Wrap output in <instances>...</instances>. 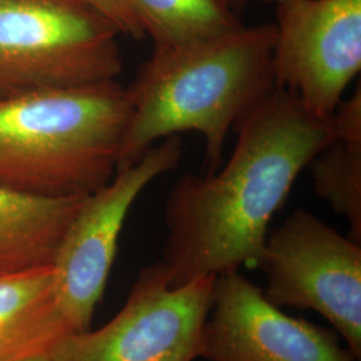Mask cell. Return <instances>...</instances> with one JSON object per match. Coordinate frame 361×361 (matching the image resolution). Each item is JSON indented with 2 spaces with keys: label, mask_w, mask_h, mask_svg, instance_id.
Returning a JSON list of instances; mask_svg holds the SVG:
<instances>
[{
  "label": "cell",
  "mask_w": 361,
  "mask_h": 361,
  "mask_svg": "<svg viewBox=\"0 0 361 361\" xmlns=\"http://www.w3.org/2000/svg\"><path fill=\"white\" fill-rule=\"evenodd\" d=\"M129 116L116 80L0 92V186L44 198L95 193L116 174Z\"/></svg>",
  "instance_id": "cell-3"
},
{
  "label": "cell",
  "mask_w": 361,
  "mask_h": 361,
  "mask_svg": "<svg viewBox=\"0 0 361 361\" xmlns=\"http://www.w3.org/2000/svg\"><path fill=\"white\" fill-rule=\"evenodd\" d=\"M26 361H50V359H49V355H44V356H38V357H34V359Z\"/></svg>",
  "instance_id": "cell-16"
},
{
  "label": "cell",
  "mask_w": 361,
  "mask_h": 361,
  "mask_svg": "<svg viewBox=\"0 0 361 361\" xmlns=\"http://www.w3.org/2000/svg\"><path fill=\"white\" fill-rule=\"evenodd\" d=\"M119 35L85 0H0V92L116 80Z\"/></svg>",
  "instance_id": "cell-4"
},
{
  "label": "cell",
  "mask_w": 361,
  "mask_h": 361,
  "mask_svg": "<svg viewBox=\"0 0 361 361\" xmlns=\"http://www.w3.org/2000/svg\"><path fill=\"white\" fill-rule=\"evenodd\" d=\"M216 276L180 286L162 261L140 271L116 317L97 331L62 337L50 361H194L200 357Z\"/></svg>",
  "instance_id": "cell-5"
},
{
  "label": "cell",
  "mask_w": 361,
  "mask_h": 361,
  "mask_svg": "<svg viewBox=\"0 0 361 361\" xmlns=\"http://www.w3.org/2000/svg\"><path fill=\"white\" fill-rule=\"evenodd\" d=\"M200 357L209 361H357L336 336L285 314L238 271L217 274Z\"/></svg>",
  "instance_id": "cell-9"
},
{
  "label": "cell",
  "mask_w": 361,
  "mask_h": 361,
  "mask_svg": "<svg viewBox=\"0 0 361 361\" xmlns=\"http://www.w3.org/2000/svg\"><path fill=\"white\" fill-rule=\"evenodd\" d=\"M155 49L216 38L244 26L231 0H133Z\"/></svg>",
  "instance_id": "cell-13"
},
{
  "label": "cell",
  "mask_w": 361,
  "mask_h": 361,
  "mask_svg": "<svg viewBox=\"0 0 361 361\" xmlns=\"http://www.w3.org/2000/svg\"><path fill=\"white\" fill-rule=\"evenodd\" d=\"M273 305L320 313L361 359V244L305 209L269 233L258 265Z\"/></svg>",
  "instance_id": "cell-6"
},
{
  "label": "cell",
  "mask_w": 361,
  "mask_h": 361,
  "mask_svg": "<svg viewBox=\"0 0 361 361\" xmlns=\"http://www.w3.org/2000/svg\"><path fill=\"white\" fill-rule=\"evenodd\" d=\"M235 130L225 166L185 174L169 193L162 262L171 286L258 267L271 219L297 177L336 138L332 116H314L279 87Z\"/></svg>",
  "instance_id": "cell-1"
},
{
  "label": "cell",
  "mask_w": 361,
  "mask_h": 361,
  "mask_svg": "<svg viewBox=\"0 0 361 361\" xmlns=\"http://www.w3.org/2000/svg\"><path fill=\"white\" fill-rule=\"evenodd\" d=\"M85 198H44L0 186V273L52 265Z\"/></svg>",
  "instance_id": "cell-11"
},
{
  "label": "cell",
  "mask_w": 361,
  "mask_h": 361,
  "mask_svg": "<svg viewBox=\"0 0 361 361\" xmlns=\"http://www.w3.org/2000/svg\"><path fill=\"white\" fill-rule=\"evenodd\" d=\"M71 335L58 307L54 267L0 273V361L49 355Z\"/></svg>",
  "instance_id": "cell-10"
},
{
  "label": "cell",
  "mask_w": 361,
  "mask_h": 361,
  "mask_svg": "<svg viewBox=\"0 0 361 361\" xmlns=\"http://www.w3.org/2000/svg\"><path fill=\"white\" fill-rule=\"evenodd\" d=\"M276 15V87L314 116H332L360 73L361 0H289Z\"/></svg>",
  "instance_id": "cell-8"
},
{
  "label": "cell",
  "mask_w": 361,
  "mask_h": 361,
  "mask_svg": "<svg viewBox=\"0 0 361 361\" xmlns=\"http://www.w3.org/2000/svg\"><path fill=\"white\" fill-rule=\"evenodd\" d=\"M180 154V137L165 138L85 198L52 264L58 307L70 334L90 329L130 209L149 183L178 165Z\"/></svg>",
  "instance_id": "cell-7"
},
{
  "label": "cell",
  "mask_w": 361,
  "mask_h": 361,
  "mask_svg": "<svg viewBox=\"0 0 361 361\" xmlns=\"http://www.w3.org/2000/svg\"><path fill=\"white\" fill-rule=\"evenodd\" d=\"M246 1H252V0H231V3H232L233 6L235 7V4H243V3H246ZM261 1H267V3H274V4H283V3H286V1H289V0H261Z\"/></svg>",
  "instance_id": "cell-15"
},
{
  "label": "cell",
  "mask_w": 361,
  "mask_h": 361,
  "mask_svg": "<svg viewBox=\"0 0 361 361\" xmlns=\"http://www.w3.org/2000/svg\"><path fill=\"white\" fill-rule=\"evenodd\" d=\"M336 138L310 161L314 192L348 219L349 238L361 244V116H334Z\"/></svg>",
  "instance_id": "cell-12"
},
{
  "label": "cell",
  "mask_w": 361,
  "mask_h": 361,
  "mask_svg": "<svg viewBox=\"0 0 361 361\" xmlns=\"http://www.w3.org/2000/svg\"><path fill=\"white\" fill-rule=\"evenodd\" d=\"M276 25L240 27L216 38L155 49L126 89L130 116L118 166L135 164L157 141L197 131L207 173L222 164L232 130L276 89Z\"/></svg>",
  "instance_id": "cell-2"
},
{
  "label": "cell",
  "mask_w": 361,
  "mask_h": 361,
  "mask_svg": "<svg viewBox=\"0 0 361 361\" xmlns=\"http://www.w3.org/2000/svg\"><path fill=\"white\" fill-rule=\"evenodd\" d=\"M109 18L121 34L135 40L146 38L133 0H85Z\"/></svg>",
  "instance_id": "cell-14"
}]
</instances>
